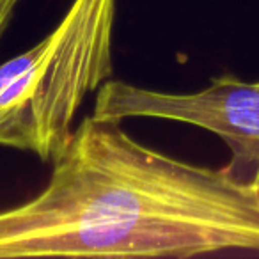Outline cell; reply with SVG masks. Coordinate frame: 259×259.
<instances>
[{"label":"cell","mask_w":259,"mask_h":259,"mask_svg":"<svg viewBox=\"0 0 259 259\" xmlns=\"http://www.w3.org/2000/svg\"><path fill=\"white\" fill-rule=\"evenodd\" d=\"M259 252V188L183 162L87 115L47 187L0 211V259Z\"/></svg>","instance_id":"cell-1"},{"label":"cell","mask_w":259,"mask_h":259,"mask_svg":"<svg viewBox=\"0 0 259 259\" xmlns=\"http://www.w3.org/2000/svg\"><path fill=\"white\" fill-rule=\"evenodd\" d=\"M115 0H73L52 32L0 64V146L54 162L83 100L110 80Z\"/></svg>","instance_id":"cell-2"},{"label":"cell","mask_w":259,"mask_h":259,"mask_svg":"<svg viewBox=\"0 0 259 259\" xmlns=\"http://www.w3.org/2000/svg\"><path fill=\"white\" fill-rule=\"evenodd\" d=\"M93 115L114 122L155 117L204 128L229 146L227 169L240 180L248 170L250 183H259V82L222 75L197 93L174 94L107 80L96 91Z\"/></svg>","instance_id":"cell-3"},{"label":"cell","mask_w":259,"mask_h":259,"mask_svg":"<svg viewBox=\"0 0 259 259\" xmlns=\"http://www.w3.org/2000/svg\"><path fill=\"white\" fill-rule=\"evenodd\" d=\"M18 2L20 0H0V37H2L4 30L8 29Z\"/></svg>","instance_id":"cell-4"},{"label":"cell","mask_w":259,"mask_h":259,"mask_svg":"<svg viewBox=\"0 0 259 259\" xmlns=\"http://www.w3.org/2000/svg\"><path fill=\"white\" fill-rule=\"evenodd\" d=\"M257 188H259V183H257Z\"/></svg>","instance_id":"cell-5"}]
</instances>
